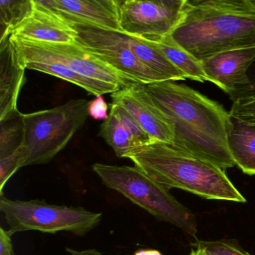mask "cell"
<instances>
[{"label": "cell", "instance_id": "d6a6232c", "mask_svg": "<svg viewBox=\"0 0 255 255\" xmlns=\"http://www.w3.org/2000/svg\"><path fill=\"white\" fill-rule=\"evenodd\" d=\"M190 255H202V254L199 250H196V249H193L191 253H190Z\"/></svg>", "mask_w": 255, "mask_h": 255}, {"label": "cell", "instance_id": "e575fe53", "mask_svg": "<svg viewBox=\"0 0 255 255\" xmlns=\"http://www.w3.org/2000/svg\"><path fill=\"white\" fill-rule=\"evenodd\" d=\"M112 1H116V2L118 3V1H119L120 0H112Z\"/></svg>", "mask_w": 255, "mask_h": 255}, {"label": "cell", "instance_id": "6da1fadb", "mask_svg": "<svg viewBox=\"0 0 255 255\" xmlns=\"http://www.w3.org/2000/svg\"><path fill=\"white\" fill-rule=\"evenodd\" d=\"M175 125L172 146L226 170L236 166L229 146L230 112L223 105L175 81L145 85Z\"/></svg>", "mask_w": 255, "mask_h": 255}, {"label": "cell", "instance_id": "7c38bea8", "mask_svg": "<svg viewBox=\"0 0 255 255\" xmlns=\"http://www.w3.org/2000/svg\"><path fill=\"white\" fill-rule=\"evenodd\" d=\"M209 82L227 94L248 83V72L255 62V46L220 52L200 61Z\"/></svg>", "mask_w": 255, "mask_h": 255}, {"label": "cell", "instance_id": "f1b7e54d", "mask_svg": "<svg viewBox=\"0 0 255 255\" xmlns=\"http://www.w3.org/2000/svg\"><path fill=\"white\" fill-rule=\"evenodd\" d=\"M160 4H164L171 8L176 9V10H181L184 0H154Z\"/></svg>", "mask_w": 255, "mask_h": 255}, {"label": "cell", "instance_id": "4fadbf2b", "mask_svg": "<svg viewBox=\"0 0 255 255\" xmlns=\"http://www.w3.org/2000/svg\"><path fill=\"white\" fill-rule=\"evenodd\" d=\"M26 69L21 62L11 34L0 39V120L17 112V101L25 85Z\"/></svg>", "mask_w": 255, "mask_h": 255}, {"label": "cell", "instance_id": "2e32d148", "mask_svg": "<svg viewBox=\"0 0 255 255\" xmlns=\"http://www.w3.org/2000/svg\"><path fill=\"white\" fill-rule=\"evenodd\" d=\"M228 140L235 164L244 173L255 175V125L232 117Z\"/></svg>", "mask_w": 255, "mask_h": 255}, {"label": "cell", "instance_id": "8992f818", "mask_svg": "<svg viewBox=\"0 0 255 255\" xmlns=\"http://www.w3.org/2000/svg\"><path fill=\"white\" fill-rule=\"evenodd\" d=\"M0 211L12 233L37 231L45 234L66 232L83 237L101 223V213L82 207L47 203L43 200H11L0 196Z\"/></svg>", "mask_w": 255, "mask_h": 255}, {"label": "cell", "instance_id": "f546056e", "mask_svg": "<svg viewBox=\"0 0 255 255\" xmlns=\"http://www.w3.org/2000/svg\"><path fill=\"white\" fill-rule=\"evenodd\" d=\"M66 251L71 255H103L100 252L96 250H86L83 251H77L73 249L66 248Z\"/></svg>", "mask_w": 255, "mask_h": 255}, {"label": "cell", "instance_id": "e0dca14e", "mask_svg": "<svg viewBox=\"0 0 255 255\" xmlns=\"http://www.w3.org/2000/svg\"><path fill=\"white\" fill-rule=\"evenodd\" d=\"M123 33V32H122ZM124 34V39L133 53L144 64L169 81H184L187 78L160 49L145 39Z\"/></svg>", "mask_w": 255, "mask_h": 255}, {"label": "cell", "instance_id": "52a82bcc", "mask_svg": "<svg viewBox=\"0 0 255 255\" xmlns=\"http://www.w3.org/2000/svg\"><path fill=\"white\" fill-rule=\"evenodd\" d=\"M76 29V43L94 56L115 69L130 82L148 85L168 81L147 67L136 56L120 31L72 24Z\"/></svg>", "mask_w": 255, "mask_h": 255}, {"label": "cell", "instance_id": "4dcf8cb0", "mask_svg": "<svg viewBox=\"0 0 255 255\" xmlns=\"http://www.w3.org/2000/svg\"><path fill=\"white\" fill-rule=\"evenodd\" d=\"M94 1H97V3L104 6L106 8L112 10L117 14L118 3L116 2V1H112V0H94Z\"/></svg>", "mask_w": 255, "mask_h": 255}, {"label": "cell", "instance_id": "4316f807", "mask_svg": "<svg viewBox=\"0 0 255 255\" xmlns=\"http://www.w3.org/2000/svg\"><path fill=\"white\" fill-rule=\"evenodd\" d=\"M13 235L10 231L0 227V255H14L11 243Z\"/></svg>", "mask_w": 255, "mask_h": 255}, {"label": "cell", "instance_id": "d590c367", "mask_svg": "<svg viewBox=\"0 0 255 255\" xmlns=\"http://www.w3.org/2000/svg\"><path fill=\"white\" fill-rule=\"evenodd\" d=\"M120 1H121V0H120Z\"/></svg>", "mask_w": 255, "mask_h": 255}, {"label": "cell", "instance_id": "5b68a950", "mask_svg": "<svg viewBox=\"0 0 255 255\" xmlns=\"http://www.w3.org/2000/svg\"><path fill=\"white\" fill-rule=\"evenodd\" d=\"M89 103L73 100L53 109L24 115L22 167L49 163L62 151L89 116Z\"/></svg>", "mask_w": 255, "mask_h": 255}, {"label": "cell", "instance_id": "83f0119b", "mask_svg": "<svg viewBox=\"0 0 255 255\" xmlns=\"http://www.w3.org/2000/svg\"><path fill=\"white\" fill-rule=\"evenodd\" d=\"M33 1H34L35 7L43 9V10H47V11L55 13L58 16L56 5H55L54 0H33Z\"/></svg>", "mask_w": 255, "mask_h": 255}, {"label": "cell", "instance_id": "8fae6325", "mask_svg": "<svg viewBox=\"0 0 255 255\" xmlns=\"http://www.w3.org/2000/svg\"><path fill=\"white\" fill-rule=\"evenodd\" d=\"M36 43L49 51L55 58L84 77L108 84L118 91L133 83L77 43Z\"/></svg>", "mask_w": 255, "mask_h": 255}, {"label": "cell", "instance_id": "836d02e7", "mask_svg": "<svg viewBox=\"0 0 255 255\" xmlns=\"http://www.w3.org/2000/svg\"><path fill=\"white\" fill-rule=\"evenodd\" d=\"M244 1L255 7V0H244Z\"/></svg>", "mask_w": 255, "mask_h": 255}, {"label": "cell", "instance_id": "7a4b0ae2", "mask_svg": "<svg viewBox=\"0 0 255 255\" xmlns=\"http://www.w3.org/2000/svg\"><path fill=\"white\" fill-rule=\"evenodd\" d=\"M169 35L199 61L255 46V7L244 0H184Z\"/></svg>", "mask_w": 255, "mask_h": 255}, {"label": "cell", "instance_id": "ffe728a7", "mask_svg": "<svg viewBox=\"0 0 255 255\" xmlns=\"http://www.w3.org/2000/svg\"><path fill=\"white\" fill-rule=\"evenodd\" d=\"M99 135L112 147L116 155L121 158L136 148L131 133L114 112L109 111L107 119L100 126Z\"/></svg>", "mask_w": 255, "mask_h": 255}, {"label": "cell", "instance_id": "44dd1931", "mask_svg": "<svg viewBox=\"0 0 255 255\" xmlns=\"http://www.w3.org/2000/svg\"><path fill=\"white\" fill-rule=\"evenodd\" d=\"M34 8L33 0H0L1 37L11 34L15 28L32 14Z\"/></svg>", "mask_w": 255, "mask_h": 255}, {"label": "cell", "instance_id": "cb8c5ba5", "mask_svg": "<svg viewBox=\"0 0 255 255\" xmlns=\"http://www.w3.org/2000/svg\"><path fill=\"white\" fill-rule=\"evenodd\" d=\"M229 112L232 118L255 125V100L235 102Z\"/></svg>", "mask_w": 255, "mask_h": 255}, {"label": "cell", "instance_id": "d6986e66", "mask_svg": "<svg viewBox=\"0 0 255 255\" xmlns=\"http://www.w3.org/2000/svg\"><path fill=\"white\" fill-rule=\"evenodd\" d=\"M24 115L19 111L0 120V158L23 154Z\"/></svg>", "mask_w": 255, "mask_h": 255}, {"label": "cell", "instance_id": "7402d4cb", "mask_svg": "<svg viewBox=\"0 0 255 255\" xmlns=\"http://www.w3.org/2000/svg\"><path fill=\"white\" fill-rule=\"evenodd\" d=\"M110 111L114 112L128 128L133 136L136 148L152 142L148 133L142 128L136 118L125 108L118 103H112L110 105Z\"/></svg>", "mask_w": 255, "mask_h": 255}, {"label": "cell", "instance_id": "ac0fdd59", "mask_svg": "<svg viewBox=\"0 0 255 255\" xmlns=\"http://www.w3.org/2000/svg\"><path fill=\"white\" fill-rule=\"evenodd\" d=\"M145 40L160 49L168 60L182 72L187 79L199 82H209L200 61L175 43L169 34Z\"/></svg>", "mask_w": 255, "mask_h": 255}, {"label": "cell", "instance_id": "9a60e30c", "mask_svg": "<svg viewBox=\"0 0 255 255\" xmlns=\"http://www.w3.org/2000/svg\"><path fill=\"white\" fill-rule=\"evenodd\" d=\"M58 16L70 24L120 31L116 13L94 0H54Z\"/></svg>", "mask_w": 255, "mask_h": 255}, {"label": "cell", "instance_id": "603a6c76", "mask_svg": "<svg viewBox=\"0 0 255 255\" xmlns=\"http://www.w3.org/2000/svg\"><path fill=\"white\" fill-rule=\"evenodd\" d=\"M202 255H251L232 241H200L193 244Z\"/></svg>", "mask_w": 255, "mask_h": 255}, {"label": "cell", "instance_id": "484cf974", "mask_svg": "<svg viewBox=\"0 0 255 255\" xmlns=\"http://www.w3.org/2000/svg\"><path fill=\"white\" fill-rule=\"evenodd\" d=\"M108 105L103 96H97L88 106V115L97 121H106L109 117Z\"/></svg>", "mask_w": 255, "mask_h": 255}, {"label": "cell", "instance_id": "30bf717a", "mask_svg": "<svg viewBox=\"0 0 255 255\" xmlns=\"http://www.w3.org/2000/svg\"><path fill=\"white\" fill-rule=\"evenodd\" d=\"M13 40L16 43L21 62L25 69L59 78L82 88L88 94L95 97L113 94L118 91V89L108 84L92 80L78 74L37 43L15 38Z\"/></svg>", "mask_w": 255, "mask_h": 255}, {"label": "cell", "instance_id": "9c48e42d", "mask_svg": "<svg viewBox=\"0 0 255 255\" xmlns=\"http://www.w3.org/2000/svg\"><path fill=\"white\" fill-rule=\"evenodd\" d=\"M111 98L112 103L121 105L131 113L152 142L173 144L175 125L153 101L144 84L133 82L111 94Z\"/></svg>", "mask_w": 255, "mask_h": 255}, {"label": "cell", "instance_id": "1f68e13d", "mask_svg": "<svg viewBox=\"0 0 255 255\" xmlns=\"http://www.w3.org/2000/svg\"><path fill=\"white\" fill-rule=\"evenodd\" d=\"M134 255H163L160 252L155 250H140L136 251Z\"/></svg>", "mask_w": 255, "mask_h": 255}, {"label": "cell", "instance_id": "5bb4252c", "mask_svg": "<svg viewBox=\"0 0 255 255\" xmlns=\"http://www.w3.org/2000/svg\"><path fill=\"white\" fill-rule=\"evenodd\" d=\"M11 34L16 40L34 43H75L77 33L72 24L58 15L35 7Z\"/></svg>", "mask_w": 255, "mask_h": 255}, {"label": "cell", "instance_id": "ba28073f", "mask_svg": "<svg viewBox=\"0 0 255 255\" xmlns=\"http://www.w3.org/2000/svg\"><path fill=\"white\" fill-rule=\"evenodd\" d=\"M117 16L121 32L151 39L171 32L179 19L180 10L154 0H121Z\"/></svg>", "mask_w": 255, "mask_h": 255}, {"label": "cell", "instance_id": "3957f363", "mask_svg": "<svg viewBox=\"0 0 255 255\" xmlns=\"http://www.w3.org/2000/svg\"><path fill=\"white\" fill-rule=\"evenodd\" d=\"M126 158L168 190L180 189L211 200L247 202L226 170L171 144L154 141L134 148Z\"/></svg>", "mask_w": 255, "mask_h": 255}, {"label": "cell", "instance_id": "d4e9b609", "mask_svg": "<svg viewBox=\"0 0 255 255\" xmlns=\"http://www.w3.org/2000/svg\"><path fill=\"white\" fill-rule=\"evenodd\" d=\"M248 83L237 88L229 94L233 103L241 100H255V62L248 72Z\"/></svg>", "mask_w": 255, "mask_h": 255}, {"label": "cell", "instance_id": "277c9868", "mask_svg": "<svg viewBox=\"0 0 255 255\" xmlns=\"http://www.w3.org/2000/svg\"><path fill=\"white\" fill-rule=\"evenodd\" d=\"M93 171L109 189L115 190L157 220L171 223L196 238V215L137 166L94 163Z\"/></svg>", "mask_w": 255, "mask_h": 255}]
</instances>
